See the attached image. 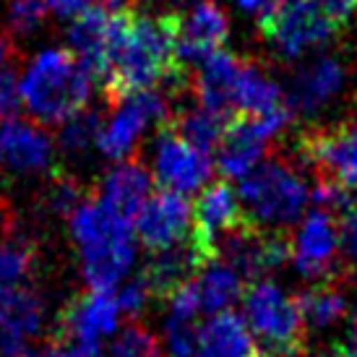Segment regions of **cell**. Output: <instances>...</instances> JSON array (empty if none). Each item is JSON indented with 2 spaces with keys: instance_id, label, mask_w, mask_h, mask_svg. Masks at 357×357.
Here are the masks:
<instances>
[{
  "instance_id": "6da1fadb",
  "label": "cell",
  "mask_w": 357,
  "mask_h": 357,
  "mask_svg": "<svg viewBox=\"0 0 357 357\" xmlns=\"http://www.w3.org/2000/svg\"><path fill=\"white\" fill-rule=\"evenodd\" d=\"M68 222L70 238L79 245L81 271L86 284L91 289L112 292L130 271L136 258L130 222L105 206L94 196V190L76 206Z\"/></svg>"
},
{
  "instance_id": "7a4b0ae2",
  "label": "cell",
  "mask_w": 357,
  "mask_h": 357,
  "mask_svg": "<svg viewBox=\"0 0 357 357\" xmlns=\"http://www.w3.org/2000/svg\"><path fill=\"white\" fill-rule=\"evenodd\" d=\"M91 70L68 47H50L31 60L19 79L21 102L31 120L52 128L91 97Z\"/></svg>"
},
{
  "instance_id": "3957f363",
  "label": "cell",
  "mask_w": 357,
  "mask_h": 357,
  "mask_svg": "<svg viewBox=\"0 0 357 357\" xmlns=\"http://www.w3.org/2000/svg\"><path fill=\"white\" fill-rule=\"evenodd\" d=\"M238 201L245 217L261 227L289 229L298 225L307 204V185L295 162L268 157L243 175Z\"/></svg>"
},
{
  "instance_id": "277c9868",
  "label": "cell",
  "mask_w": 357,
  "mask_h": 357,
  "mask_svg": "<svg viewBox=\"0 0 357 357\" xmlns=\"http://www.w3.org/2000/svg\"><path fill=\"white\" fill-rule=\"evenodd\" d=\"M245 318L253 326L264 357H303L307 349V328L298 298L274 282H250L243 287Z\"/></svg>"
},
{
  "instance_id": "5b68a950",
  "label": "cell",
  "mask_w": 357,
  "mask_h": 357,
  "mask_svg": "<svg viewBox=\"0 0 357 357\" xmlns=\"http://www.w3.org/2000/svg\"><path fill=\"white\" fill-rule=\"evenodd\" d=\"M109 112H102V123L97 130V146L105 157L123 159L136 151L139 139L151 126H167L172 102L159 89L130 91L123 100L107 105Z\"/></svg>"
},
{
  "instance_id": "8992f818",
  "label": "cell",
  "mask_w": 357,
  "mask_h": 357,
  "mask_svg": "<svg viewBox=\"0 0 357 357\" xmlns=\"http://www.w3.org/2000/svg\"><path fill=\"white\" fill-rule=\"evenodd\" d=\"M289 229L261 227L248 217L217 240V258L235 268L245 284L264 279L271 271H279L289 261Z\"/></svg>"
},
{
  "instance_id": "52a82bcc",
  "label": "cell",
  "mask_w": 357,
  "mask_h": 357,
  "mask_svg": "<svg viewBox=\"0 0 357 357\" xmlns=\"http://www.w3.org/2000/svg\"><path fill=\"white\" fill-rule=\"evenodd\" d=\"M295 154L313 175H324L357 190V109L334 126H310L298 133Z\"/></svg>"
},
{
  "instance_id": "ba28073f",
  "label": "cell",
  "mask_w": 357,
  "mask_h": 357,
  "mask_svg": "<svg viewBox=\"0 0 357 357\" xmlns=\"http://www.w3.org/2000/svg\"><path fill=\"white\" fill-rule=\"evenodd\" d=\"M271 47L284 60H295L303 52L324 47L337 37L339 26L307 0H284L271 19L258 26Z\"/></svg>"
},
{
  "instance_id": "9c48e42d",
  "label": "cell",
  "mask_w": 357,
  "mask_h": 357,
  "mask_svg": "<svg viewBox=\"0 0 357 357\" xmlns=\"http://www.w3.org/2000/svg\"><path fill=\"white\" fill-rule=\"evenodd\" d=\"M342 243H339V217L324 208H313L292 240V264L298 274L310 282L347 277L349 271L342 264Z\"/></svg>"
},
{
  "instance_id": "30bf717a",
  "label": "cell",
  "mask_w": 357,
  "mask_h": 357,
  "mask_svg": "<svg viewBox=\"0 0 357 357\" xmlns=\"http://www.w3.org/2000/svg\"><path fill=\"white\" fill-rule=\"evenodd\" d=\"M217 261V253L208 250L190 227L188 238L169 245V248L149 253V261L141 266L139 277L149 287L151 300L167 303L183 284H188L201 274V268Z\"/></svg>"
},
{
  "instance_id": "8fae6325",
  "label": "cell",
  "mask_w": 357,
  "mask_h": 357,
  "mask_svg": "<svg viewBox=\"0 0 357 357\" xmlns=\"http://www.w3.org/2000/svg\"><path fill=\"white\" fill-rule=\"evenodd\" d=\"M118 300L107 289L76 292L60 307L52 324L50 344H70V342H100L118 326Z\"/></svg>"
},
{
  "instance_id": "7c38bea8",
  "label": "cell",
  "mask_w": 357,
  "mask_h": 357,
  "mask_svg": "<svg viewBox=\"0 0 357 357\" xmlns=\"http://www.w3.org/2000/svg\"><path fill=\"white\" fill-rule=\"evenodd\" d=\"M214 175V159L206 151H199L183 141L172 128L162 126L154 151V178L159 188L175 193H196Z\"/></svg>"
},
{
  "instance_id": "4fadbf2b",
  "label": "cell",
  "mask_w": 357,
  "mask_h": 357,
  "mask_svg": "<svg viewBox=\"0 0 357 357\" xmlns=\"http://www.w3.org/2000/svg\"><path fill=\"white\" fill-rule=\"evenodd\" d=\"M133 222H136V235L141 245L154 253L188 238L193 227V206L183 193L162 188L144 201Z\"/></svg>"
},
{
  "instance_id": "5bb4252c",
  "label": "cell",
  "mask_w": 357,
  "mask_h": 357,
  "mask_svg": "<svg viewBox=\"0 0 357 357\" xmlns=\"http://www.w3.org/2000/svg\"><path fill=\"white\" fill-rule=\"evenodd\" d=\"M344 84H347V66L339 58L324 55L300 66L289 76V86L287 91H282V100L292 112V118L313 115L326 107L344 89Z\"/></svg>"
},
{
  "instance_id": "9a60e30c",
  "label": "cell",
  "mask_w": 357,
  "mask_h": 357,
  "mask_svg": "<svg viewBox=\"0 0 357 357\" xmlns=\"http://www.w3.org/2000/svg\"><path fill=\"white\" fill-rule=\"evenodd\" d=\"M229 40V16L217 0H199L190 13H180L178 21V60L183 66H199L214 50H222Z\"/></svg>"
},
{
  "instance_id": "2e32d148",
  "label": "cell",
  "mask_w": 357,
  "mask_h": 357,
  "mask_svg": "<svg viewBox=\"0 0 357 357\" xmlns=\"http://www.w3.org/2000/svg\"><path fill=\"white\" fill-rule=\"evenodd\" d=\"M0 151L8 167L19 175H37L55 169V151H58L55 141L50 130L37 120H8L0 133Z\"/></svg>"
},
{
  "instance_id": "e0dca14e",
  "label": "cell",
  "mask_w": 357,
  "mask_h": 357,
  "mask_svg": "<svg viewBox=\"0 0 357 357\" xmlns=\"http://www.w3.org/2000/svg\"><path fill=\"white\" fill-rule=\"evenodd\" d=\"M240 58L227 50H214L190 68L188 94L196 105L217 109L227 118H235V79H238Z\"/></svg>"
},
{
  "instance_id": "ac0fdd59",
  "label": "cell",
  "mask_w": 357,
  "mask_h": 357,
  "mask_svg": "<svg viewBox=\"0 0 357 357\" xmlns=\"http://www.w3.org/2000/svg\"><path fill=\"white\" fill-rule=\"evenodd\" d=\"M151 185H154V180H151L146 165L139 157H123L102 178L100 188L94 190V196L105 206L118 211L120 217L128 219L130 225H133V219L141 211L144 201L151 196Z\"/></svg>"
},
{
  "instance_id": "d6986e66",
  "label": "cell",
  "mask_w": 357,
  "mask_h": 357,
  "mask_svg": "<svg viewBox=\"0 0 357 357\" xmlns=\"http://www.w3.org/2000/svg\"><path fill=\"white\" fill-rule=\"evenodd\" d=\"M245 219V211L240 206L238 193L227 180H214L201 190L199 201L193 206V235L217 253V240L227 229L238 227Z\"/></svg>"
},
{
  "instance_id": "ffe728a7",
  "label": "cell",
  "mask_w": 357,
  "mask_h": 357,
  "mask_svg": "<svg viewBox=\"0 0 357 357\" xmlns=\"http://www.w3.org/2000/svg\"><path fill=\"white\" fill-rule=\"evenodd\" d=\"M268 141L261 130L253 126V120L245 115H235L222 133L217 146V162L214 167L225 178H243L264 159L268 149Z\"/></svg>"
},
{
  "instance_id": "44dd1931",
  "label": "cell",
  "mask_w": 357,
  "mask_h": 357,
  "mask_svg": "<svg viewBox=\"0 0 357 357\" xmlns=\"http://www.w3.org/2000/svg\"><path fill=\"white\" fill-rule=\"evenodd\" d=\"M196 357H264V352L250 334L248 321L225 307L199 326Z\"/></svg>"
},
{
  "instance_id": "7402d4cb",
  "label": "cell",
  "mask_w": 357,
  "mask_h": 357,
  "mask_svg": "<svg viewBox=\"0 0 357 357\" xmlns=\"http://www.w3.org/2000/svg\"><path fill=\"white\" fill-rule=\"evenodd\" d=\"M68 26V50L91 70V79L97 84L105 66V45H107L109 13L100 3L91 0L86 8H81L76 16H70Z\"/></svg>"
},
{
  "instance_id": "603a6c76",
  "label": "cell",
  "mask_w": 357,
  "mask_h": 357,
  "mask_svg": "<svg viewBox=\"0 0 357 357\" xmlns=\"http://www.w3.org/2000/svg\"><path fill=\"white\" fill-rule=\"evenodd\" d=\"M235 115H264L268 109L282 107V89L279 84L266 73V68L256 60L240 58L238 79H235Z\"/></svg>"
},
{
  "instance_id": "cb8c5ba5",
  "label": "cell",
  "mask_w": 357,
  "mask_h": 357,
  "mask_svg": "<svg viewBox=\"0 0 357 357\" xmlns=\"http://www.w3.org/2000/svg\"><path fill=\"white\" fill-rule=\"evenodd\" d=\"M0 326L21 339H34L45 326V298L34 287H0Z\"/></svg>"
},
{
  "instance_id": "d4e9b609",
  "label": "cell",
  "mask_w": 357,
  "mask_h": 357,
  "mask_svg": "<svg viewBox=\"0 0 357 357\" xmlns=\"http://www.w3.org/2000/svg\"><path fill=\"white\" fill-rule=\"evenodd\" d=\"M232 118L222 115L217 109L201 107L193 102V107H180V105H172V112H169L167 128H172L183 141H188L190 146H196L199 151H217L219 141H222V133L227 128V123Z\"/></svg>"
},
{
  "instance_id": "484cf974",
  "label": "cell",
  "mask_w": 357,
  "mask_h": 357,
  "mask_svg": "<svg viewBox=\"0 0 357 357\" xmlns=\"http://www.w3.org/2000/svg\"><path fill=\"white\" fill-rule=\"evenodd\" d=\"M344 279H324L298 295V305L305 321V328H328L347 316V295Z\"/></svg>"
},
{
  "instance_id": "4316f807",
  "label": "cell",
  "mask_w": 357,
  "mask_h": 357,
  "mask_svg": "<svg viewBox=\"0 0 357 357\" xmlns=\"http://www.w3.org/2000/svg\"><path fill=\"white\" fill-rule=\"evenodd\" d=\"M245 282L238 277V271L232 266H227L225 261H211L208 266L201 268V277L196 282L201 300V310L206 313H217L225 307H232L243 295Z\"/></svg>"
},
{
  "instance_id": "83f0119b",
  "label": "cell",
  "mask_w": 357,
  "mask_h": 357,
  "mask_svg": "<svg viewBox=\"0 0 357 357\" xmlns=\"http://www.w3.org/2000/svg\"><path fill=\"white\" fill-rule=\"evenodd\" d=\"M37 266V243L19 229L10 238L0 240V287L24 284Z\"/></svg>"
},
{
  "instance_id": "f1b7e54d",
  "label": "cell",
  "mask_w": 357,
  "mask_h": 357,
  "mask_svg": "<svg viewBox=\"0 0 357 357\" xmlns=\"http://www.w3.org/2000/svg\"><path fill=\"white\" fill-rule=\"evenodd\" d=\"M91 190L81 183L79 178H73L68 172H60L58 167L50 169V178H47V185L42 190L40 204L45 208L47 217L55 219H68L81 201L89 196Z\"/></svg>"
},
{
  "instance_id": "f546056e",
  "label": "cell",
  "mask_w": 357,
  "mask_h": 357,
  "mask_svg": "<svg viewBox=\"0 0 357 357\" xmlns=\"http://www.w3.org/2000/svg\"><path fill=\"white\" fill-rule=\"evenodd\" d=\"M102 112L105 109L84 107L76 109L73 115L58 123V149L68 157H81L86 154V149L91 146V141L97 139V130L102 123Z\"/></svg>"
},
{
  "instance_id": "4dcf8cb0",
  "label": "cell",
  "mask_w": 357,
  "mask_h": 357,
  "mask_svg": "<svg viewBox=\"0 0 357 357\" xmlns=\"http://www.w3.org/2000/svg\"><path fill=\"white\" fill-rule=\"evenodd\" d=\"M109 357H165V349L157 334L133 318V324H128L120 331V337H115Z\"/></svg>"
},
{
  "instance_id": "1f68e13d",
  "label": "cell",
  "mask_w": 357,
  "mask_h": 357,
  "mask_svg": "<svg viewBox=\"0 0 357 357\" xmlns=\"http://www.w3.org/2000/svg\"><path fill=\"white\" fill-rule=\"evenodd\" d=\"M47 19V6L42 0H8L6 8V34L13 42L26 40Z\"/></svg>"
},
{
  "instance_id": "d6a6232c",
  "label": "cell",
  "mask_w": 357,
  "mask_h": 357,
  "mask_svg": "<svg viewBox=\"0 0 357 357\" xmlns=\"http://www.w3.org/2000/svg\"><path fill=\"white\" fill-rule=\"evenodd\" d=\"M165 337L172 357H196V344H199V318L172 316L169 313L165 324Z\"/></svg>"
},
{
  "instance_id": "836d02e7",
  "label": "cell",
  "mask_w": 357,
  "mask_h": 357,
  "mask_svg": "<svg viewBox=\"0 0 357 357\" xmlns=\"http://www.w3.org/2000/svg\"><path fill=\"white\" fill-rule=\"evenodd\" d=\"M21 112V86L19 73L13 66H0V123L19 118Z\"/></svg>"
},
{
  "instance_id": "e575fe53",
  "label": "cell",
  "mask_w": 357,
  "mask_h": 357,
  "mask_svg": "<svg viewBox=\"0 0 357 357\" xmlns=\"http://www.w3.org/2000/svg\"><path fill=\"white\" fill-rule=\"evenodd\" d=\"M115 300H118L120 313H126L128 318H139L146 310V305H149L151 295H149V287L144 284V279L136 274L126 287L120 289V295Z\"/></svg>"
},
{
  "instance_id": "d590c367",
  "label": "cell",
  "mask_w": 357,
  "mask_h": 357,
  "mask_svg": "<svg viewBox=\"0 0 357 357\" xmlns=\"http://www.w3.org/2000/svg\"><path fill=\"white\" fill-rule=\"evenodd\" d=\"M339 243L347 256V271L357 274V204L349 208L347 214L339 217Z\"/></svg>"
},
{
  "instance_id": "8d00e7d4",
  "label": "cell",
  "mask_w": 357,
  "mask_h": 357,
  "mask_svg": "<svg viewBox=\"0 0 357 357\" xmlns=\"http://www.w3.org/2000/svg\"><path fill=\"white\" fill-rule=\"evenodd\" d=\"M307 3H313L324 16H328L337 24L339 29L347 26L357 10V0H307Z\"/></svg>"
},
{
  "instance_id": "74e56055",
  "label": "cell",
  "mask_w": 357,
  "mask_h": 357,
  "mask_svg": "<svg viewBox=\"0 0 357 357\" xmlns=\"http://www.w3.org/2000/svg\"><path fill=\"white\" fill-rule=\"evenodd\" d=\"M42 357H102L100 342H70V344H50Z\"/></svg>"
},
{
  "instance_id": "f35d334b",
  "label": "cell",
  "mask_w": 357,
  "mask_h": 357,
  "mask_svg": "<svg viewBox=\"0 0 357 357\" xmlns=\"http://www.w3.org/2000/svg\"><path fill=\"white\" fill-rule=\"evenodd\" d=\"M284 0H238V6L245 13H250L253 19H256L258 26H264L274 13L279 10V6H282Z\"/></svg>"
},
{
  "instance_id": "ab89813d",
  "label": "cell",
  "mask_w": 357,
  "mask_h": 357,
  "mask_svg": "<svg viewBox=\"0 0 357 357\" xmlns=\"http://www.w3.org/2000/svg\"><path fill=\"white\" fill-rule=\"evenodd\" d=\"M339 347V352L344 357H357V307L352 310V316L347 321V328H344V337L334 342Z\"/></svg>"
},
{
  "instance_id": "60d3db41",
  "label": "cell",
  "mask_w": 357,
  "mask_h": 357,
  "mask_svg": "<svg viewBox=\"0 0 357 357\" xmlns=\"http://www.w3.org/2000/svg\"><path fill=\"white\" fill-rule=\"evenodd\" d=\"M47 10L52 13H58L60 19H70V16H76L81 8H86L91 0H42Z\"/></svg>"
},
{
  "instance_id": "b9f144b4",
  "label": "cell",
  "mask_w": 357,
  "mask_h": 357,
  "mask_svg": "<svg viewBox=\"0 0 357 357\" xmlns=\"http://www.w3.org/2000/svg\"><path fill=\"white\" fill-rule=\"evenodd\" d=\"M19 229V217L6 199H0V240L10 238Z\"/></svg>"
},
{
  "instance_id": "7bdbcfd3",
  "label": "cell",
  "mask_w": 357,
  "mask_h": 357,
  "mask_svg": "<svg viewBox=\"0 0 357 357\" xmlns=\"http://www.w3.org/2000/svg\"><path fill=\"white\" fill-rule=\"evenodd\" d=\"M303 357H344V355L339 352L337 344H328V347H318V349H313V352H307L305 349V355Z\"/></svg>"
},
{
  "instance_id": "ee69618b",
  "label": "cell",
  "mask_w": 357,
  "mask_h": 357,
  "mask_svg": "<svg viewBox=\"0 0 357 357\" xmlns=\"http://www.w3.org/2000/svg\"><path fill=\"white\" fill-rule=\"evenodd\" d=\"M24 357H42V352H26Z\"/></svg>"
},
{
  "instance_id": "f6af8a7d",
  "label": "cell",
  "mask_w": 357,
  "mask_h": 357,
  "mask_svg": "<svg viewBox=\"0 0 357 357\" xmlns=\"http://www.w3.org/2000/svg\"><path fill=\"white\" fill-rule=\"evenodd\" d=\"M172 3H196V0H172Z\"/></svg>"
},
{
  "instance_id": "bcb514c9",
  "label": "cell",
  "mask_w": 357,
  "mask_h": 357,
  "mask_svg": "<svg viewBox=\"0 0 357 357\" xmlns=\"http://www.w3.org/2000/svg\"><path fill=\"white\" fill-rule=\"evenodd\" d=\"M0 157H3V151H0Z\"/></svg>"
}]
</instances>
